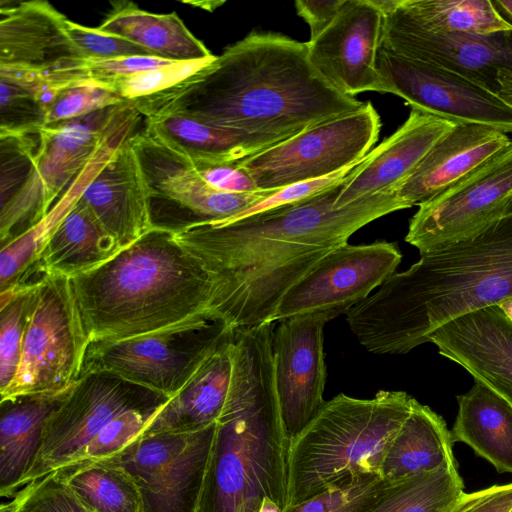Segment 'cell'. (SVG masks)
Returning <instances> with one entry per match:
<instances>
[{
    "mask_svg": "<svg viewBox=\"0 0 512 512\" xmlns=\"http://www.w3.org/2000/svg\"><path fill=\"white\" fill-rule=\"evenodd\" d=\"M67 31L84 60H113L132 56H151L140 46L68 19Z\"/></svg>",
    "mask_w": 512,
    "mask_h": 512,
    "instance_id": "60d3db41",
    "label": "cell"
},
{
    "mask_svg": "<svg viewBox=\"0 0 512 512\" xmlns=\"http://www.w3.org/2000/svg\"><path fill=\"white\" fill-rule=\"evenodd\" d=\"M147 132L195 162L234 164L287 138L213 126L183 115L145 119Z\"/></svg>",
    "mask_w": 512,
    "mask_h": 512,
    "instance_id": "4316f807",
    "label": "cell"
},
{
    "mask_svg": "<svg viewBox=\"0 0 512 512\" xmlns=\"http://www.w3.org/2000/svg\"><path fill=\"white\" fill-rule=\"evenodd\" d=\"M382 12L418 28L487 35L512 31L490 0H375Z\"/></svg>",
    "mask_w": 512,
    "mask_h": 512,
    "instance_id": "1f68e13d",
    "label": "cell"
},
{
    "mask_svg": "<svg viewBox=\"0 0 512 512\" xmlns=\"http://www.w3.org/2000/svg\"><path fill=\"white\" fill-rule=\"evenodd\" d=\"M172 62L154 56H132L113 60H84V69L90 82L106 87L115 79L165 66Z\"/></svg>",
    "mask_w": 512,
    "mask_h": 512,
    "instance_id": "7bdbcfd3",
    "label": "cell"
},
{
    "mask_svg": "<svg viewBox=\"0 0 512 512\" xmlns=\"http://www.w3.org/2000/svg\"><path fill=\"white\" fill-rule=\"evenodd\" d=\"M396 483L378 473L361 475L288 506L283 512H366Z\"/></svg>",
    "mask_w": 512,
    "mask_h": 512,
    "instance_id": "d590c367",
    "label": "cell"
},
{
    "mask_svg": "<svg viewBox=\"0 0 512 512\" xmlns=\"http://www.w3.org/2000/svg\"><path fill=\"white\" fill-rule=\"evenodd\" d=\"M345 0H297V14L310 27V40L317 38L333 21Z\"/></svg>",
    "mask_w": 512,
    "mask_h": 512,
    "instance_id": "bcb514c9",
    "label": "cell"
},
{
    "mask_svg": "<svg viewBox=\"0 0 512 512\" xmlns=\"http://www.w3.org/2000/svg\"><path fill=\"white\" fill-rule=\"evenodd\" d=\"M192 162L204 181L217 190L237 194L260 191L250 175L238 163Z\"/></svg>",
    "mask_w": 512,
    "mask_h": 512,
    "instance_id": "ee69618b",
    "label": "cell"
},
{
    "mask_svg": "<svg viewBox=\"0 0 512 512\" xmlns=\"http://www.w3.org/2000/svg\"><path fill=\"white\" fill-rule=\"evenodd\" d=\"M46 125V112L26 86L0 78V132H36Z\"/></svg>",
    "mask_w": 512,
    "mask_h": 512,
    "instance_id": "f35d334b",
    "label": "cell"
},
{
    "mask_svg": "<svg viewBox=\"0 0 512 512\" xmlns=\"http://www.w3.org/2000/svg\"><path fill=\"white\" fill-rule=\"evenodd\" d=\"M130 137L99 166L80 195L121 249L152 229L148 191Z\"/></svg>",
    "mask_w": 512,
    "mask_h": 512,
    "instance_id": "44dd1931",
    "label": "cell"
},
{
    "mask_svg": "<svg viewBox=\"0 0 512 512\" xmlns=\"http://www.w3.org/2000/svg\"><path fill=\"white\" fill-rule=\"evenodd\" d=\"M454 126L448 120L411 108L406 121L348 174L335 207L398 186Z\"/></svg>",
    "mask_w": 512,
    "mask_h": 512,
    "instance_id": "7402d4cb",
    "label": "cell"
},
{
    "mask_svg": "<svg viewBox=\"0 0 512 512\" xmlns=\"http://www.w3.org/2000/svg\"><path fill=\"white\" fill-rule=\"evenodd\" d=\"M395 243L343 244L323 256L281 298L274 321L311 315L327 322L346 314L395 273Z\"/></svg>",
    "mask_w": 512,
    "mask_h": 512,
    "instance_id": "9a60e30c",
    "label": "cell"
},
{
    "mask_svg": "<svg viewBox=\"0 0 512 512\" xmlns=\"http://www.w3.org/2000/svg\"><path fill=\"white\" fill-rule=\"evenodd\" d=\"M492 2L499 13L503 12L512 21V0H496Z\"/></svg>",
    "mask_w": 512,
    "mask_h": 512,
    "instance_id": "c3c4849f",
    "label": "cell"
},
{
    "mask_svg": "<svg viewBox=\"0 0 512 512\" xmlns=\"http://www.w3.org/2000/svg\"><path fill=\"white\" fill-rule=\"evenodd\" d=\"M380 129V116L367 101L355 112L319 123L238 164L258 189H281L362 162Z\"/></svg>",
    "mask_w": 512,
    "mask_h": 512,
    "instance_id": "8fae6325",
    "label": "cell"
},
{
    "mask_svg": "<svg viewBox=\"0 0 512 512\" xmlns=\"http://www.w3.org/2000/svg\"><path fill=\"white\" fill-rule=\"evenodd\" d=\"M89 344L72 278L46 273L35 288L16 376L1 398L71 387Z\"/></svg>",
    "mask_w": 512,
    "mask_h": 512,
    "instance_id": "30bf717a",
    "label": "cell"
},
{
    "mask_svg": "<svg viewBox=\"0 0 512 512\" xmlns=\"http://www.w3.org/2000/svg\"><path fill=\"white\" fill-rule=\"evenodd\" d=\"M72 282L90 342L140 336L205 313L213 292L203 263L174 233L154 228Z\"/></svg>",
    "mask_w": 512,
    "mask_h": 512,
    "instance_id": "5b68a950",
    "label": "cell"
},
{
    "mask_svg": "<svg viewBox=\"0 0 512 512\" xmlns=\"http://www.w3.org/2000/svg\"><path fill=\"white\" fill-rule=\"evenodd\" d=\"M54 473L96 512H143L139 490L120 466L105 460L86 461Z\"/></svg>",
    "mask_w": 512,
    "mask_h": 512,
    "instance_id": "d6a6232c",
    "label": "cell"
},
{
    "mask_svg": "<svg viewBox=\"0 0 512 512\" xmlns=\"http://www.w3.org/2000/svg\"><path fill=\"white\" fill-rule=\"evenodd\" d=\"M326 320L297 316L276 322L272 335L275 390L290 443L316 417L325 400L323 328Z\"/></svg>",
    "mask_w": 512,
    "mask_h": 512,
    "instance_id": "e0dca14e",
    "label": "cell"
},
{
    "mask_svg": "<svg viewBox=\"0 0 512 512\" xmlns=\"http://www.w3.org/2000/svg\"><path fill=\"white\" fill-rule=\"evenodd\" d=\"M39 281L16 284L0 291V393L16 376L26 322Z\"/></svg>",
    "mask_w": 512,
    "mask_h": 512,
    "instance_id": "e575fe53",
    "label": "cell"
},
{
    "mask_svg": "<svg viewBox=\"0 0 512 512\" xmlns=\"http://www.w3.org/2000/svg\"><path fill=\"white\" fill-rule=\"evenodd\" d=\"M382 30L383 12L375 0H345L330 25L307 42L309 61L344 95L380 92L376 59Z\"/></svg>",
    "mask_w": 512,
    "mask_h": 512,
    "instance_id": "ac0fdd59",
    "label": "cell"
},
{
    "mask_svg": "<svg viewBox=\"0 0 512 512\" xmlns=\"http://www.w3.org/2000/svg\"><path fill=\"white\" fill-rule=\"evenodd\" d=\"M510 141L506 133L490 126L455 124L412 174L392 190L404 209L419 206L474 171Z\"/></svg>",
    "mask_w": 512,
    "mask_h": 512,
    "instance_id": "603a6c76",
    "label": "cell"
},
{
    "mask_svg": "<svg viewBox=\"0 0 512 512\" xmlns=\"http://www.w3.org/2000/svg\"><path fill=\"white\" fill-rule=\"evenodd\" d=\"M416 399L381 390L372 399L343 393L325 402L288 455V506L348 479L379 473L394 435Z\"/></svg>",
    "mask_w": 512,
    "mask_h": 512,
    "instance_id": "8992f818",
    "label": "cell"
},
{
    "mask_svg": "<svg viewBox=\"0 0 512 512\" xmlns=\"http://www.w3.org/2000/svg\"><path fill=\"white\" fill-rule=\"evenodd\" d=\"M233 352L234 329L158 411L143 433H189L215 424L229 395Z\"/></svg>",
    "mask_w": 512,
    "mask_h": 512,
    "instance_id": "d4e9b609",
    "label": "cell"
},
{
    "mask_svg": "<svg viewBox=\"0 0 512 512\" xmlns=\"http://www.w3.org/2000/svg\"><path fill=\"white\" fill-rule=\"evenodd\" d=\"M216 425L189 433H142L102 460L133 478L143 512H198Z\"/></svg>",
    "mask_w": 512,
    "mask_h": 512,
    "instance_id": "5bb4252c",
    "label": "cell"
},
{
    "mask_svg": "<svg viewBox=\"0 0 512 512\" xmlns=\"http://www.w3.org/2000/svg\"><path fill=\"white\" fill-rule=\"evenodd\" d=\"M9 503L14 512H96L54 472L26 484Z\"/></svg>",
    "mask_w": 512,
    "mask_h": 512,
    "instance_id": "8d00e7d4",
    "label": "cell"
},
{
    "mask_svg": "<svg viewBox=\"0 0 512 512\" xmlns=\"http://www.w3.org/2000/svg\"><path fill=\"white\" fill-rule=\"evenodd\" d=\"M359 164V163H358ZM357 164L348 166L331 175L299 182L284 188H281L269 195L265 199L255 203L246 210L224 220L215 221V223H231L253 215L261 214L277 208L295 204L318 195L330 188L341 184L354 169ZM211 223V222H210Z\"/></svg>",
    "mask_w": 512,
    "mask_h": 512,
    "instance_id": "b9f144b4",
    "label": "cell"
},
{
    "mask_svg": "<svg viewBox=\"0 0 512 512\" xmlns=\"http://www.w3.org/2000/svg\"><path fill=\"white\" fill-rule=\"evenodd\" d=\"M120 250L79 197L51 231L35 263L45 273L72 278L98 267Z\"/></svg>",
    "mask_w": 512,
    "mask_h": 512,
    "instance_id": "4dcf8cb0",
    "label": "cell"
},
{
    "mask_svg": "<svg viewBox=\"0 0 512 512\" xmlns=\"http://www.w3.org/2000/svg\"><path fill=\"white\" fill-rule=\"evenodd\" d=\"M0 512H14V510L11 507L10 503H3L0 506Z\"/></svg>",
    "mask_w": 512,
    "mask_h": 512,
    "instance_id": "816d5d0a",
    "label": "cell"
},
{
    "mask_svg": "<svg viewBox=\"0 0 512 512\" xmlns=\"http://www.w3.org/2000/svg\"><path fill=\"white\" fill-rule=\"evenodd\" d=\"M380 47L454 71L496 93L498 72H512V31L487 35L433 32L383 13Z\"/></svg>",
    "mask_w": 512,
    "mask_h": 512,
    "instance_id": "d6986e66",
    "label": "cell"
},
{
    "mask_svg": "<svg viewBox=\"0 0 512 512\" xmlns=\"http://www.w3.org/2000/svg\"><path fill=\"white\" fill-rule=\"evenodd\" d=\"M507 318L512 322V297L498 304Z\"/></svg>",
    "mask_w": 512,
    "mask_h": 512,
    "instance_id": "f907efd6",
    "label": "cell"
},
{
    "mask_svg": "<svg viewBox=\"0 0 512 512\" xmlns=\"http://www.w3.org/2000/svg\"><path fill=\"white\" fill-rule=\"evenodd\" d=\"M130 141L146 183L152 229L177 233L224 220L279 190L223 192L206 183L187 156L145 129Z\"/></svg>",
    "mask_w": 512,
    "mask_h": 512,
    "instance_id": "7c38bea8",
    "label": "cell"
},
{
    "mask_svg": "<svg viewBox=\"0 0 512 512\" xmlns=\"http://www.w3.org/2000/svg\"><path fill=\"white\" fill-rule=\"evenodd\" d=\"M74 385V384H73ZM73 385L0 400V495L14 497L39 454L45 426Z\"/></svg>",
    "mask_w": 512,
    "mask_h": 512,
    "instance_id": "484cf974",
    "label": "cell"
},
{
    "mask_svg": "<svg viewBox=\"0 0 512 512\" xmlns=\"http://www.w3.org/2000/svg\"><path fill=\"white\" fill-rule=\"evenodd\" d=\"M127 102L112 90L93 82L75 84L57 93L46 112V125L77 119Z\"/></svg>",
    "mask_w": 512,
    "mask_h": 512,
    "instance_id": "74e56055",
    "label": "cell"
},
{
    "mask_svg": "<svg viewBox=\"0 0 512 512\" xmlns=\"http://www.w3.org/2000/svg\"><path fill=\"white\" fill-rule=\"evenodd\" d=\"M380 93L452 123H476L512 132V107L486 86L446 68L393 54L376 59Z\"/></svg>",
    "mask_w": 512,
    "mask_h": 512,
    "instance_id": "2e32d148",
    "label": "cell"
},
{
    "mask_svg": "<svg viewBox=\"0 0 512 512\" xmlns=\"http://www.w3.org/2000/svg\"><path fill=\"white\" fill-rule=\"evenodd\" d=\"M231 330L207 311L140 336L90 342L80 376L107 371L171 398Z\"/></svg>",
    "mask_w": 512,
    "mask_h": 512,
    "instance_id": "9c48e42d",
    "label": "cell"
},
{
    "mask_svg": "<svg viewBox=\"0 0 512 512\" xmlns=\"http://www.w3.org/2000/svg\"><path fill=\"white\" fill-rule=\"evenodd\" d=\"M512 483L463 493L448 512H511Z\"/></svg>",
    "mask_w": 512,
    "mask_h": 512,
    "instance_id": "f6af8a7d",
    "label": "cell"
},
{
    "mask_svg": "<svg viewBox=\"0 0 512 512\" xmlns=\"http://www.w3.org/2000/svg\"><path fill=\"white\" fill-rule=\"evenodd\" d=\"M457 402L453 443L468 445L499 473H512V404L478 381Z\"/></svg>",
    "mask_w": 512,
    "mask_h": 512,
    "instance_id": "f1b7e54d",
    "label": "cell"
},
{
    "mask_svg": "<svg viewBox=\"0 0 512 512\" xmlns=\"http://www.w3.org/2000/svg\"><path fill=\"white\" fill-rule=\"evenodd\" d=\"M512 512V511H511Z\"/></svg>",
    "mask_w": 512,
    "mask_h": 512,
    "instance_id": "f5cc1de1",
    "label": "cell"
},
{
    "mask_svg": "<svg viewBox=\"0 0 512 512\" xmlns=\"http://www.w3.org/2000/svg\"><path fill=\"white\" fill-rule=\"evenodd\" d=\"M129 103L145 119L183 115L283 138L364 104L337 91L314 69L307 42L258 31L172 87Z\"/></svg>",
    "mask_w": 512,
    "mask_h": 512,
    "instance_id": "7a4b0ae2",
    "label": "cell"
},
{
    "mask_svg": "<svg viewBox=\"0 0 512 512\" xmlns=\"http://www.w3.org/2000/svg\"><path fill=\"white\" fill-rule=\"evenodd\" d=\"M259 512H283L282 508L269 498H265Z\"/></svg>",
    "mask_w": 512,
    "mask_h": 512,
    "instance_id": "681fc988",
    "label": "cell"
},
{
    "mask_svg": "<svg viewBox=\"0 0 512 512\" xmlns=\"http://www.w3.org/2000/svg\"><path fill=\"white\" fill-rule=\"evenodd\" d=\"M137 114L127 102L40 128L36 153L25 182L0 207L1 246L44 220L66 186L80 176L106 144L131 127V120Z\"/></svg>",
    "mask_w": 512,
    "mask_h": 512,
    "instance_id": "ba28073f",
    "label": "cell"
},
{
    "mask_svg": "<svg viewBox=\"0 0 512 512\" xmlns=\"http://www.w3.org/2000/svg\"><path fill=\"white\" fill-rule=\"evenodd\" d=\"M464 493L458 464L394 484L366 512H448Z\"/></svg>",
    "mask_w": 512,
    "mask_h": 512,
    "instance_id": "836d02e7",
    "label": "cell"
},
{
    "mask_svg": "<svg viewBox=\"0 0 512 512\" xmlns=\"http://www.w3.org/2000/svg\"><path fill=\"white\" fill-rule=\"evenodd\" d=\"M67 21L47 1H2L0 66L43 71L82 59L67 31Z\"/></svg>",
    "mask_w": 512,
    "mask_h": 512,
    "instance_id": "cb8c5ba5",
    "label": "cell"
},
{
    "mask_svg": "<svg viewBox=\"0 0 512 512\" xmlns=\"http://www.w3.org/2000/svg\"><path fill=\"white\" fill-rule=\"evenodd\" d=\"M209 62L211 61L172 62L165 66L115 79L106 87L124 100L131 102L172 87Z\"/></svg>",
    "mask_w": 512,
    "mask_h": 512,
    "instance_id": "ab89813d",
    "label": "cell"
},
{
    "mask_svg": "<svg viewBox=\"0 0 512 512\" xmlns=\"http://www.w3.org/2000/svg\"><path fill=\"white\" fill-rule=\"evenodd\" d=\"M497 94L512 107V72L500 70L497 74Z\"/></svg>",
    "mask_w": 512,
    "mask_h": 512,
    "instance_id": "7dc6e473",
    "label": "cell"
},
{
    "mask_svg": "<svg viewBox=\"0 0 512 512\" xmlns=\"http://www.w3.org/2000/svg\"><path fill=\"white\" fill-rule=\"evenodd\" d=\"M512 212V140L474 171L419 205L405 241L420 254L474 239Z\"/></svg>",
    "mask_w": 512,
    "mask_h": 512,
    "instance_id": "4fadbf2b",
    "label": "cell"
},
{
    "mask_svg": "<svg viewBox=\"0 0 512 512\" xmlns=\"http://www.w3.org/2000/svg\"><path fill=\"white\" fill-rule=\"evenodd\" d=\"M169 399L111 372L81 375L48 420L22 487L61 468L118 453L143 433Z\"/></svg>",
    "mask_w": 512,
    "mask_h": 512,
    "instance_id": "52a82bcc",
    "label": "cell"
},
{
    "mask_svg": "<svg viewBox=\"0 0 512 512\" xmlns=\"http://www.w3.org/2000/svg\"><path fill=\"white\" fill-rule=\"evenodd\" d=\"M441 356L512 404V322L498 305L462 315L429 337Z\"/></svg>",
    "mask_w": 512,
    "mask_h": 512,
    "instance_id": "ffe728a7",
    "label": "cell"
},
{
    "mask_svg": "<svg viewBox=\"0 0 512 512\" xmlns=\"http://www.w3.org/2000/svg\"><path fill=\"white\" fill-rule=\"evenodd\" d=\"M276 322L234 330L233 374L216 425L198 512H259L288 504V440L275 390Z\"/></svg>",
    "mask_w": 512,
    "mask_h": 512,
    "instance_id": "277c9868",
    "label": "cell"
},
{
    "mask_svg": "<svg viewBox=\"0 0 512 512\" xmlns=\"http://www.w3.org/2000/svg\"><path fill=\"white\" fill-rule=\"evenodd\" d=\"M342 183L235 222L174 233L210 274L209 311L234 330L275 322L281 298L323 256L366 224L403 209L392 190L336 208Z\"/></svg>",
    "mask_w": 512,
    "mask_h": 512,
    "instance_id": "6da1fadb",
    "label": "cell"
},
{
    "mask_svg": "<svg viewBox=\"0 0 512 512\" xmlns=\"http://www.w3.org/2000/svg\"><path fill=\"white\" fill-rule=\"evenodd\" d=\"M100 31L126 39L151 56L173 62L212 61L216 56L175 13L157 14L131 1H114Z\"/></svg>",
    "mask_w": 512,
    "mask_h": 512,
    "instance_id": "83f0119b",
    "label": "cell"
},
{
    "mask_svg": "<svg viewBox=\"0 0 512 512\" xmlns=\"http://www.w3.org/2000/svg\"><path fill=\"white\" fill-rule=\"evenodd\" d=\"M512 297V212L474 239L430 250L346 313L369 352L406 354L442 325Z\"/></svg>",
    "mask_w": 512,
    "mask_h": 512,
    "instance_id": "3957f363",
    "label": "cell"
},
{
    "mask_svg": "<svg viewBox=\"0 0 512 512\" xmlns=\"http://www.w3.org/2000/svg\"><path fill=\"white\" fill-rule=\"evenodd\" d=\"M446 422L430 407L415 400L412 410L391 440L380 468L387 481L457 465Z\"/></svg>",
    "mask_w": 512,
    "mask_h": 512,
    "instance_id": "f546056e",
    "label": "cell"
}]
</instances>
